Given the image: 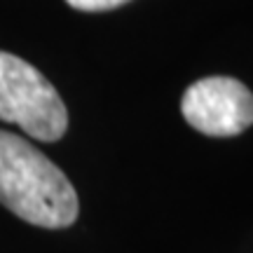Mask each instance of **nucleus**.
Returning <instances> with one entry per match:
<instances>
[{"label":"nucleus","instance_id":"nucleus-2","mask_svg":"<svg viewBox=\"0 0 253 253\" xmlns=\"http://www.w3.org/2000/svg\"><path fill=\"white\" fill-rule=\"evenodd\" d=\"M0 120L31 138L54 143L68 129V110L54 84L36 66L0 49Z\"/></svg>","mask_w":253,"mask_h":253},{"label":"nucleus","instance_id":"nucleus-3","mask_svg":"<svg viewBox=\"0 0 253 253\" xmlns=\"http://www.w3.org/2000/svg\"><path fill=\"white\" fill-rule=\"evenodd\" d=\"M181 113L192 129L227 138L253 125V94L244 82L213 75L192 82L181 99Z\"/></svg>","mask_w":253,"mask_h":253},{"label":"nucleus","instance_id":"nucleus-1","mask_svg":"<svg viewBox=\"0 0 253 253\" xmlns=\"http://www.w3.org/2000/svg\"><path fill=\"white\" fill-rule=\"evenodd\" d=\"M0 204L31 225L59 230L75 223L80 204L66 173L33 143L0 129Z\"/></svg>","mask_w":253,"mask_h":253},{"label":"nucleus","instance_id":"nucleus-4","mask_svg":"<svg viewBox=\"0 0 253 253\" xmlns=\"http://www.w3.org/2000/svg\"><path fill=\"white\" fill-rule=\"evenodd\" d=\"M66 2L82 12H106V9H115L125 5L129 0H66Z\"/></svg>","mask_w":253,"mask_h":253}]
</instances>
